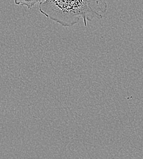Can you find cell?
<instances>
[{
    "label": "cell",
    "instance_id": "1",
    "mask_svg": "<svg viewBox=\"0 0 143 159\" xmlns=\"http://www.w3.org/2000/svg\"><path fill=\"white\" fill-rule=\"evenodd\" d=\"M108 9L106 0H45L39 9L46 17L64 27H72L81 19L84 26L94 19H102Z\"/></svg>",
    "mask_w": 143,
    "mask_h": 159
},
{
    "label": "cell",
    "instance_id": "2",
    "mask_svg": "<svg viewBox=\"0 0 143 159\" xmlns=\"http://www.w3.org/2000/svg\"><path fill=\"white\" fill-rule=\"evenodd\" d=\"M45 0H14L16 4L26 6L28 9H31L38 2H42Z\"/></svg>",
    "mask_w": 143,
    "mask_h": 159
}]
</instances>
